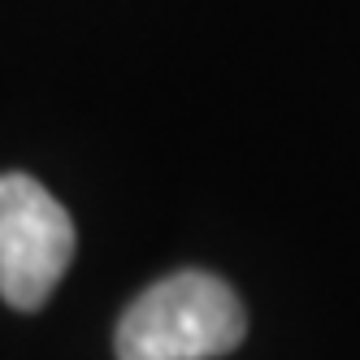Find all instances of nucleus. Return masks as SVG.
<instances>
[{
  "label": "nucleus",
  "mask_w": 360,
  "mask_h": 360,
  "mask_svg": "<svg viewBox=\"0 0 360 360\" xmlns=\"http://www.w3.org/2000/svg\"><path fill=\"white\" fill-rule=\"evenodd\" d=\"M248 317L230 282L204 269H178L126 308L117 321V360H213L243 343Z\"/></svg>",
  "instance_id": "f257e3e1"
},
{
  "label": "nucleus",
  "mask_w": 360,
  "mask_h": 360,
  "mask_svg": "<svg viewBox=\"0 0 360 360\" xmlns=\"http://www.w3.org/2000/svg\"><path fill=\"white\" fill-rule=\"evenodd\" d=\"M74 261V221L61 200L27 174H0V295L35 313Z\"/></svg>",
  "instance_id": "f03ea898"
}]
</instances>
